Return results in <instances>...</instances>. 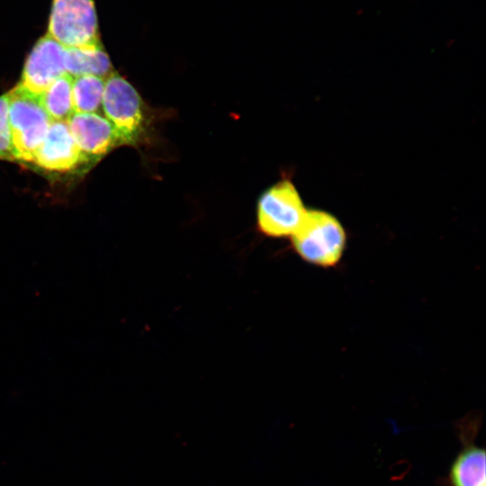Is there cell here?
I'll return each mask as SVG.
<instances>
[{"instance_id":"6da1fadb","label":"cell","mask_w":486,"mask_h":486,"mask_svg":"<svg viewBox=\"0 0 486 486\" xmlns=\"http://www.w3.org/2000/svg\"><path fill=\"white\" fill-rule=\"evenodd\" d=\"M102 109L122 145H140L148 140L151 113L135 87L113 72L105 79Z\"/></svg>"},{"instance_id":"7a4b0ae2","label":"cell","mask_w":486,"mask_h":486,"mask_svg":"<svg viewBox=\"0 0 486 486\" xmlns=\"http://www.w3.org/2000/svg\"><path fill=\"white\" fill-rule=\"evenodd\" d=\"M8 120L15 159L33 163L41 145L50 118L41 105L40 97L17 85L7 93Z\"/></svg>"},{"instance_id":"3957f363","label":"cell","mask_w":486,"mask_h":486,"mask_svg":"<svg viewBox=\"0 0 486 486\" xmlns=\"http://www.w3.org/2000/svg\"><path fill=\"white\" fill-rule=\"evenodd\" d=\"M292 243L296 253L307 263L328 267L341 258L346 233L340 222L321 211H307Z\"/></svg>"},{"instance_id":"277c9868","label":"cell","mask_w":486,"mask_h":486,"mask_svg":"<svg viewBox=\"0 0 486 486\" xmlns=\"http://www.w3.org/2000/svg\"><path fill=\"white\" fill-rule=\"evenodd\" d=\"M307 210L289 180L284 179L260 196L257 203V225L269 237H292L302 222Z\"/></svg>"},{"instance_id":"5b68a950","label":"cell","mask_w":486,"mask_h":486,"mask_svg":"<svg viewBox=\"0 0 486 486\" xmlns=\"http://www.w3.org/2000/svg\"><path fill=\"white\" fill-rule=\"evenodd\" d=\"M47 33L65 48L99 43L94 0H52Z\"/></svg>"},{"instance_id":"8992f818","label":"cell","mask_w":486,"mask_h":486,"mask_svg":"<svg viewBox=\"0 0 486 486\" xmlns=\"http://www.w3.org/2000/svg\"><path fill=\"white\" fill-rule=\"evenodd\" d=\"M481 422L479 416L469 415L456 423L462 448L437 486H486V451L475 443Z\"/></svg>"},{"instance_id":"52a82bcc","label":"cell","mask_w":486,"mask_h":486,"mask_svg":"<svg viewBox=\"0 0 486 486\" xmlns=\"http://www.w3.org/2000/svg\"><path fill=\"white\" fill-rule=\"evenodd\" d=\"M65 47L48 33L42 36L30 52L19 85L40 95L55 80L66 74Z\"/></svg>"},{"instance_id":"ba28073f","label":"cell","mask_w":486,"mask_h":486,"mask_svg":"<svg viewBox=\"0 0 486 486\" xmlns=\"http://www.w3.org/2000/svg\"><path fill=\"white\" fill-rule=\"evenodd\" d=\"M87 162L89 159L77 147L67 122H51L33 164L48 171L69 172Z\"/></svg>"},{"instance_id":"9c48e42d","label":"cell","mask_w":486,"mask_h":486,"mask_svg":"<svg viewBox=\"0 0 486 486\" xmlns=\"http://www.w3.org/2000/svg\"><path fill=\"white\" fill-rule=\"evenodd\" d=\"M67 123L77 147L89 161L98 160L122 145L112 124L99 113H74Z\"/></svg>"},{"instance_id":"30bf717a","label":"cell","mask_w":486,"mask_h":486,"mask_svg":"<svg viewBox=\"0 0 486 486\" xmlns=\"http://www.w3.org/2000/svg\"><path fill=\"white\" fill-rule=\"evenodd\" d=\"M64 66L71 77L95 76L104 79L114 71L101 42L85 47L65 48Z\"/></svg>"},{"instance_id":"8fae6325","label":"cell","mask_w":486,"mask_h":486,"mask_svg":"<svg viewBox=\"0 0 486 486\" xmlns=\"http://www.w3.org/2000/svg\"><path fill=\"white\" fill-rule=\"evenodd\" d=\"M71 77L67 73L55 80L39 97L51 122H67L74 113Z\"/></svg>"},{"instance_id":"7c38bea8","label":"cell","mask_w":486,"mask_h":486,"mask_svg":"<svg viewBox=\"0 0 486 486\" xmlns=\"http://www.w3.org/2000/svg\"><path fill=\"white\" fill-rule=\"evenodd\" d=\"M105 79L95 76L73 78L72 99L75 113H98L102 109Z\"/></svg>"},{"instance_id":"4fadbf2b","label":"cell","mask_w":486,"mask_h":486,"mask_svg":"<svg viewBox=\"0 0 486 486\" xmlns=\"http://www.w3.org/2000/svg\"><path fill=\"white\" fill-rule=\"evenodd\" d=\"M0 159L16 161L8 120L7 93L0 96Z\"/></svg>"}]
</instances>
